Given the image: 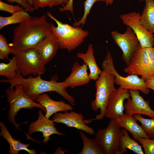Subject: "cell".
Listing matches in <instances>:
<instances>
[{
    "instance_id": "obj_1",
    "label": "cell",
    "mask_w": 154,
    "mask_h": 154,
    "mask_svg": "<svg viewBox=\"0 0 154 154\" xmlns=\"http://www.w3.org/2000/svg\"><path fill=\"white\" fill-rule=\"evenodd\" d=\"M46 15L31 17L14 28L13 42L10 44L13 55L23 50L36 48L38 44L51 32L50 23Z\"/></svg>"
},
{
    "instance_id": "obj_2",
    "label": "cell",
    "mask_w": 154,
    "mask_h": 154,
    "mask_svg": "<svg viewBox=\"0 0 154 154\" xmlns=\"http://www.w3.org/2000/svg\"><path fill=\"white\" fill-rule=\"evenodd\" d=\"M40 74H38L34 77L32 76L27 78H24L17 71L16 77L12 80L1 79L3 83H8L10 87L14 88L17 84L22 86L25 94L31 100L34 101L40 95L46 92H55L63 97L72 106H74L75 100L74 97L67 92L66 88L69 86L64 81L57 82L50 80H44L41 78Z\"/></svg>"
},
{
    "instance_id": "obj_3",
    "label": "cell",
    "mask_w": 154,
    "mask_h": 154,
    "mask_svg": "<svg viewBox=\"0 0 154 154\" xmlns=\"http://www.w3.org/2000/svg\"><path fill=\"white\" fill-rule=\"evenodd\" d=\"M47 17L53 20L57 24L55 27L50 23L52 32L57 39L60 48L69 52L75 50L84 42L89 35L88 31L83 30L79 27H74L60 21L50 12L46 13Z\"/></svg>"
},
{
    "instance_id": "obj_4",
    "label": "cell",
    "mask_w": 154,
    "mask_h": 154,
    "mask_svg": "<svg viewBox=\"0 0 154 154\" xmlns=\"http://www.w3.org/2000/svg\"><path fill=\"white\" fill-rule=\"evenodd\" d=\"M115 78V75L110 71L104 69L99 78L96 80L95 98L91 102V106L93 111L100 109V112L95 118L90 119L92 122L94 120L102 119L105 116L110 96L116 89L114 86Z\"/></svg>"
},
{
    "instance_id": "obj_5",
    "label": "cell",
    "mask_w": 154,
    "mask_h": 154,
    "mask_svg": "<svg viewBox=\"0 0 154 154\" xmlns=\"http://www.w3.org/2000/svg\"><path fill=\"white\" fill-rule=\"evenodd\" d=\"M7 101L9 104L8 117L9 121L18 130H21L15 117L19 111L22 108L32 110L34 108H39L46 113L45 108L40 104L36 103L29 97L24 92L21 85H16L14 88L9 87L6 90Z\"/></svg>"
},
{
    "instance_id": "obj_6",
    "label": "cell",
    "mask_w": 154,
    "mask_h": 154,
    "mask_svg": "<svg viewBox=\"0 0 154 154\" xmlns=\"http://www.w3.org/2000/svg\"><path fill=\"white\" fill-rule=\"evenodd\" d=\"M120 127L116 119H110L106 128L97 131L95 139L103 154H117Z\"/></svg>"
},
{
    "instance_id": "obj_7",
    "label": "cell",
    "mask_w": 154,
    "mask_h": 154,
    "mask_svg": "<svg viewBox=\"0 0 154 154\" xmlns=\"http://www.w3.org/2000/svg\"><path fill=\"white\" fill-rule=\"evenodd\" d=\"M14 56L17 60L18 70L23 76L30 75L35 76L43 74L45 71L36 48H32L19 52Z\"/></svg>"
},
{
    "instance_id": "obj_8",
    "label": "cell",
    "mask_w": 154,
    "mask_h": 154,
    "mask_svg": "<svg viewBox=\"0 0 154 154\" xmlns=\"http://www.w3.org/2000/svg\"><path fill=\"white\" fill-rule=\"evenodd\" d=\"M102 66L103 69H107L114 74L115 83L117 85L129 90H139L145 94L150 93V89L146 86L142 78H140L138 75L134 74L123 77L118 73L115 68L111 54L109 51L102 63Z\"/></svg>"
},
{
    "instance_id": "obj_9",
    "label": "cell",
    "mask_w": 154,
    "mask_h": 154,
    "mask_svg": "<svg viewBox=\"0 0 154 154\" xmlns=\"http://www.w3.org/2000/svg\"><path fill=\"white\" fill-rule=\"evenodd\" d=\"M111 33L114 42L121 50L123 59L128 66L132 56L140 44L137 37L131 28L128 26L123 34L116 31H112Z\"/></svg>"
},
{
    "instance_id": "obj_10",
    "label": "cell",
    "mask_w": 154,
    "mask_h": 154,
    "mask_svg": "<svg viewBox=\"0 0 154 154\" xmlns=\"http://www.w3.org/2000/svg\"><path fill=\"white\" fill-rule=\"evenodd\" d=\"M140 16L139 13L134 11L120 15L119 17L124 24L131 28L142 47H153L154 46L153 35L141 24Z\"/></svg>"
},
{
    "instance_id": "obj_11",
    "label": "cell",
    "mask_w": 154,
    "mask_h": 154,
    "mask_svg": "<svg viewBox=\"0 0 154 154\" xmlns=\"http://www.w3.org/2000/svg\"><path fill=\"white\" fill-rule=\"evenodd\" d=\"M150 61L147 48L140 44L132 56L129 65L124 70L129 74L140 75L145 80L149 78Z\"/></svg>"
},
{
    "instance_id": "obj_12",
    "label": "cell",
    "mask_w": 154,
    "mask_h": 154,
    "mask_svg": "<svg viewBox=\"0 0 154 154\" xmlns=\"http://www.w3.org/2000/svg\"><path fill=\"white\" fill-rule=\"evenodd\" d=\"M130 97L124 104L126 113L133 115L138 114L146 115L154 119V111L151 108L149 101H145L140 95L139 91L129 90Z\"/></svg>"
},
{
    "instance_id": "obj_13",
    "label": "cell",
    "mask_w": 154,
    "mask_h": 154,
    "mask_svg": "<svg viewBox=\"0 0 154 154\" xmlns=\"http://www.w3.org/2000/svg\"><path fill=\"white\" fill-rule=\"evenodd\" d=\"M130 97L129 90L119 86L111 94L106 109L105 116L117 119L124 114V102Z\"/></svg>"
},
{
    "instance_id": "obj_14",
    "label": "cell",
    "mask_w": 154,
    "mask_h": 154,
    "mask_svg": "<svg viewBox=\"0 0 154 154\" xmlns=\"http://www.w3.org/2000/svg\"><path fill=\"white\" fill-rule=\"evenodd\" d=\"M38 114L37 119L31 122L29 126L28 135H32L36 132H41L42 133V137L44 138L42 143L47 144L50 139V136L52 135L56 134L60 136L65 135L64 133L57 130L54 122L46 117L42 110H38Z\"/></svg>"
},
{
    "instance_id": "obj_15",
    "label": "cell",
    "mask_w": 154,
    "mask_h": 154,
    "mask_svg": "<svg viewBox=\"0 0 154 154\" xmlns=\"http://www.w3.org/2000/svg\"><path fill=\"white\" fill-rule=\"evenodd\" d=\"M52 119L54 122L64 124L68 127L82 130L91 135L95 134L94 129L87 125L81 114L72 111L63 113L57 112L54 114Z\"/></svg>"
},
{
    "instance_id": "obj_16",
    "label": "cell",
    "mask_w": 154,
    "mask_h": 154,
    "mask_svg": "<svg viewBox=\"0 0 154 154\" xmlns=\"http://www.w3.org/2000/svg\"><path fill=\"white\" fill-rule=\"evenodd\" d=\"M36 48L41 62L45 66L55 56L60 46L57 39L51 32L38 44Z\"/></svg>"
},
{
    "instance_id": "obj_17",
    "label": "cell",
    "mask_w": 154,
    "mask_h": 154,
    "mask_svg": "<svg viewBox=\"0 0 154 154\" xmlns=\"http://www.w3.org/2000/svg\"><path fill=\"white\" fill-rule=\"evenodd\" d=\"M36 100L45 108L46 112L45 116L48 118L56 113L72 111L73 109L72 107L69 104L63 101H54L45 93L39 95Z\"/></svg>"
},
{
    "instance_id": "obj_18",
    "label": "cell",
    "mask_w": 154,
    "mask_h": 154,
    "mask_svg": "<svg viewBox=\"0 0 154 154\" xmlns=\"http://www.w3.org/2000/svg\"><path fill=\"white\" fill-rule=\"evenodd\" d=\"M87 69L88 66L84 63L80 65L78 62H74L71 68V73L64 81L72 88L88 84L91 80Z\"/></svg>"
},
{
    "instance_id": "obj_19",
    "label": "cell",
    "mask_w": 154,
    "mask_h": 154,
    "mask_svg": "<svg viewBox=\"0 0 154 154\" xmlns=\"http://www.w3.org/2000/svg\"><path fill=\"white\" fill-rule=\"evenodd\" d=\"M116 120L120 127L125 129L131 133L135 140L138 138H150L145 134L141 126L138 124L137 120L133 115L124 114Z\"/></svg>"
},
{
    "instance_id": "obj_20",
    "label": "cell",
    "mask_w": 154,
    "mask_h": 154,
    "mask_svg": "<svg viewBox=\"0 0 154 154\" xmlns=\"http://www.w3.org/2000/svg\"><path fill=\"white\" fill-rule=\"evenodd\" d=\"M1 131L0 135L8 143L9 145V153L10 154H18L19 152L24 150L30 154H35L36 151L28 148L30 144H25L16 140L11 136L6 125L3 122H0Z\"/></svg>"
},
{
    "instance_id": "obj_21",
    "label": "cell",
    "mask_w": 154,
    "mask_h": 154,
    "mask_svg": "<svg viewBox=\"0 0 154 154\" xmlns=\"http://www.w3.org/2000/svg\"><path fill=\"white\" fill-rule=\"evenodd\" d=\"M94 49L92 44L88 46L86 53L78 52L77 56L82 60L90 70L89 76L90 80L96 81L99 78L102 71L98 66L96 61L94 54Z\"/></svg>"
},
{
    "instance_id": "obj_22",
    "label": "cell",
    "mask_w": 154,
    "mask_h": 154,
    "mask_svg": "<svg viewBox=\"0 0 154 154\" xmlns=\"http://www.w3.org/2000/svg\"><path fill=\"white\" fill-rule=\"evenodd\" d=\"M119 144V150L117 154H123L126 153L127 149L137 154H144L142 147L135 140L129 137L127 130L124 128L121 130Z\"/></svg>"
},
{
    "instance_id": "obj_23",
    "label": "cell",
    "mask_w": 154,
    "mask_h": 154,
    "mask_svg": "<svg viewBox=\"0 0 154 154\" xmlns=\"http://www.w3.org/2000/svg\"><path fill=\"white\" fill-rule=\"evenodd\" d=\"M144 0L145 5L140 16V23L153 34L154 33V0Z\"/></svg>"
},
{
    "instance_id": "obj_24",
    "label": "cell",
    "mask_w": 154,
    "mask_h": 154,
    "mask_svg": "<svg viewBox=\"0 0 154 154\" xmlns=\"http://www.w3.org/2000/svg\"><path fill=\"white\" fill-rule=\"evenodd\" d=\"M25 9L16 12L8 17L0 16V29L10 25L19 24L31 16Z\"/></svg>"
},
{
    "instance_id": "obj_25",
    "label": "cell",
    "mask_w": 154,
    "mask_h": 154,
    "mask_svg": "<svg viewBox=\"0 0 154 154\" xmlns=\"http://www.w3.org/2000/svg\"><path fill=\"white\" fill-rule=\"evenodd\" d=\"M80 130V135L83 142V147L78 154H103L98 146L95 139H90Z\"/></svg>"
},
{
    "instance_id": "obj_26",
    "label": "cell",
    "mask_w": 154,
    "mask_h": 154,
    "mask_svg": "<svg viewBox=\"0 0 154 154\" xmlns=\"http://www.w3.org/2000/svg\"><path fill=\"white\" fill-rule=\"evenodd\" d=\"M17 60L13 55L9 63H0V75L5 76L8 80L15 78L17 75Z\"/></svg>"
},
{
    "instance_id": "obj_27",
    "label": "cell",
    "mask_w": 154,
    "mask_h": 154,
    "mask_svg": "<svg viewBox=\"0 0 154 154\" xmlns=\"http://www.w3.org/2000/svg\"><path fill=\"white\" fill-rule=\"evenodd\" d=\"M133 116L140 122L141 126L146 135L150 139H154V119L145 118L140 114H136Z\"/></svg>"
},
{
    "instance_id": "obj_28",
    "label": "cell",
    "mask_w": 154,
    "mask_h": 154,
    "mask_svg": "<svg viewBox=\"0 0 154 154\" xmlns=\"http://www.w3.org/2000/svg\"><path fill=\"white\" fill-rule=\"evenodd\" d=\"M68 0H32V6L37 10L39 8L49 7L52 8L54 6L66 4Z\"/></svg>"
},
{
    "instance_id": "obj_29",
    "label": "cell",
    "mask_w": 154,
    "mask_h": 154,
    "mask_svg": "<svg viewBox=\"0 0 154 154\" xmlns=\"http://www.w3.org/2000/svg\"><path fill=\"white\" fill-rule=\"evenodd\" d=\"M105 2L106 0H85L83 3L84 13L83 16L78 21L74 22L73 24L74 27H82L85 24L87 17L94 4L96 2Z\"/></svg>"
},
{
    "instance_id": "obj_30",
    "label": "cell",
    "mask_w": 154,
    "mask_h": 154,
    "mask_svg": "<svg viewBox=\"0 0 154 154\" xmlns=\"http://www.w3.org/2000/svg\"><path fill=\"white\" fill-rule=\"evenodd\" d=\"M11 49L8 44L6 38L1 34H0V59H9L8 56L11 53Z\"/></svg>"
},
{
    "instance_id": "obj_31",
    "label": "cell",
    "mask_w": 154,
    "mask_h": 154,
    "mask_svg": "<svg viewBox=\"0 0 154 154\" xmlns=\"http://www.w3.org/2000/svg\"><path fill=\"white\" fill-rule=\"evenodd\" d=\"M141 144L145 154H154V139L138 138L136 140Z\"/></svg>"
},
{
    "instance_id": "obj_32",
    "label": "cell",
    "mask_w": 154,
    "mask_h": 154,
    "mask_svg": "<svg viewBox=\"0 0 154 154\" xmlns=\"http://www.w3.org/2000/svg\"><path fill=\"white\" fill-rule=\"evenodd\" d=\"M24 8L18 5H14L0 0V10L8 12L11 14L16 12L24 10Z\"/></svg>"
},
{
    "instance_id": "obj_33",
    "label": "cell",
    "mask_w": 154,
    "mask_h": 154,
    "mask_svg": "<svg viewBox=\"0 0 154 154\" xmlns=\"http://www.w3.org/2000/svg\"><path fill=\"white\" fill-rule=\"evenodd\" d=\"M147 50L150 61L149 74L150 77L154 74V48H147Z\"/></svg>"
},
{
    "instance_id": "obj_34",
    "label": "cell",
    "mask_w": 154,
    "mask_h": 154,
    "mask_svg": "<svg viewBox=\"0 0 154 154\" xmlns=\"http://www.w3.org/2000/svg\"><path fill=\"white\" fill-rule=\"evenodd\" d=\"M8 2L13 3L15 2L17 3L20 5L24 9L29 13H31L35 10L34 7L28 3L23 1L21 0H5Z\"/></svg>"
},
{
    "instance_id": "obj_35",
    "label": "cell",
    "mask_w": 154,
    "mask_h": 154,
    "mask_svg": "<svg viewBox=\"0 0 154 154\" xmlns=\"http://www.w3.org/2000/svg\"><path fill=\"white\" fill-rule=\"evenodd\" d=\"M73 0H68V1L65 5L64 6L62 7H60L59 10L60 12L68 10L70 11L73 15Z\"/></svg>"
},
{
    "instance_id": "obj_36",
    "label": "cell",
    "mask_w": 154,
    "mask_h": 154,
    "mask_svg": "<svg viewBox=\"0 0 154 154\" xmlns=\"http://www.w3.org/2000/svg\"><path fill=\"white\" fill-rule=\"evenodd\" d=\"M147 87L154 91V74L145 80Z\"/></svg>"
},
{
    "instance_id": "obj_37",
    "label": "cell",
    "mask_w": 154,
    "mask_h": 154,
    "mask_svg": "<svg viewBox=\"0 0 154 154\" xmlns=\"http://www.w3.org/2000/svg\"><path fill=\"white\" fill-rule=\"evenodd\" d=\"M106 5H112L114 2V0H106Z\"/></svg>"
},
{
    "instance_id": "obj_38",
    "label": "cell",
    "mask_w": 154,
    "mask_h": 154,
    "mask_svg": "<svg viewBox=\"0 0 154 154\" xmlns=\"http://www.w3.org/2000/svg\"><path fill=\"white\" fill-rule=\"evenodd\" d=\"M24 2L28 3L31 6H32V0H21Z\"/></svg>"
},
{
    "instance_id": "obj_39",
    "label": "cell",
    "mask_w": 154,
    "mask_h": 154,
    "mask_svg": "<svg viewBox=\"0 0 154 154\" xmlns=\"http://www.w3.org/2000/svg\"><path fill=\"white\" fill-rule=\"evenodd\" d=\"M144 0H139V1H143Z\"/></svg>"
}]
</instances>
